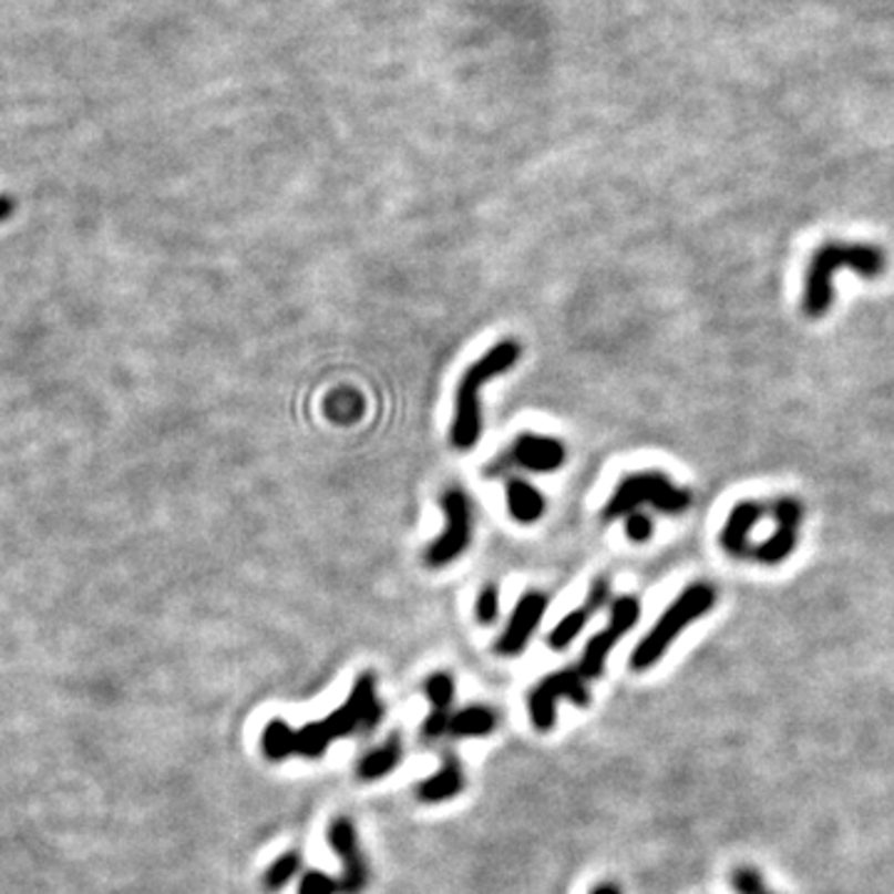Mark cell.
<instances>
[{
	"mask_svg": "<svg viewBox=\"0 0 894 894\" xmlns=\"http://www.w3.org/2000/svg\"><path fill=\"white\" fill-rule=\"evenodd\" d=\"M497 728V716L487 706H467L450 718L452 738H485Z\"/></svg>",
	"mask_w": 894,
	"mask_h": 894,
	"instance_id": "18",
	"label": "cell"
},
{
	"mask_svg": "<svg viewBox=\"0 0 894 894\" xmlns=\"http://www.w3.org/2000/svg\"><path fill=\"white\" fill-rule=\"evenodd\" d=\"M386 708L376 696V678L373 674H361L356 678L353 691L348 701L336 708V711L326 718V721L308 723L301 731H296L294 756L304 758H321L326 748L338 738L353 736L358 731H373L383 721Z\"/></svg>",
	"mask_w": 894,
	"mask_h": 894,
	"instance_id": "1",
	"label": "cell"
},
{
	"mask_svg": "<svg viewBox=\"0 0 894 894\" xmlns=\"http://www.w3.org/2000/svg\"><path fill=\"white\" fill-rule=\"evenodd\" d=\"M301 865H304L301 852H296V850L284 852V855L276 862H271V867L264 872V880H261L264 890L266 892L284 890L298 875V870H301Z\"/></svg>",
	"mask_w": 894,
	"mask_h": 894,
	"instance_id": "20",
	"label": "cell"
},
{
	"mask_svg": "<svg viewBox=\"0 0 894 894\" xmlns=\"http://www.w3.org/2000/svg\"><path fill=\"white\" fill-rule=\"evenodd\" d=\"M443 512L445 530L425 552L428 567H448V564L462 557V552L470 547L472 540V507L465 492L458 487L448 490L443 495Z\"/></svg>",
	"mask_w": 894,
	"mask_h": 894,
	"instance_id": "8",
	"label": "cell"
},
{
	"mask_svg": "<svg viewBox=\"0 0 894 894\" xmlns=\"http://www.w3.org/2000/svg\"><path fill=\"white\" fill-rule=\"evenodd\" d=\"M547 594L542 592H527L515 606V612L510 616V624L505 634L500 636L497 641V654L500 656H517L524 651V646L530 644L532 634L542 624V616L547 612Z\"/></svg>",
	"mask_w": 894,
	"mask_h": 894,
	"instance_id": "11",
	"label": "cell"
},
{
	"mask_svg": "<svg viewBox=\"0 0 894 894\" xmlns=\"http://www.w3.org/2000/svg\"><path fill=\"white\" fill-rule=\"evenodd\" d=\"M840 269H852L865 276V279H875L887 269L885 251L870 244H825L818 249L805 276L803 308L808 316L818 318L832 306V298H835L832 276Z\"/></svg>",
	"mask_w": 894,
	"mask_h": 894,
	"instance_id": "3",
	"label": "cell"
},
{
	"mask_svg": "<svg viewBox=\"0 0 894 894\" xmlns=\"http://www.w3.org/2000/svg\"><path fill=\"white\" fill-rule=\"evenodd\" d=\"M770 515L775 517L778 530L768 542L753 547L750 559L760 564H780L790 557V552L798 547V530L803 522V505L793 497H780L770 505Z\"/></svg>",
	"mask_w": 894,
	"mask_h": 894,
	"instance_id": "10",
	"label": "cell"
},
{
	"mask_svg": "<svg viewBox=\"0 0 894 894\" xmlns=\"http://www.w3.org/2000/svg\"><path fill=\"white\" fill-rule=\"evenodd\" d=\"M731 887L738 894H763L768 887L763 877H760V872L753 867H738L733 870L731 875Z\"/></svg>",
	"mask_w": 894,
	"mask_h": 894,
	"instance_id": "24",
	"label": "cell"
},
{
	"mask_svg": "<svg viewBox=\"0 0 894 894\" xmlns=\"http://www.w3.org/2000/svg\"><path fill=\"white\" fill-rule=\"evenodd\" d=\"M639 505H651L666 515H681L691 507V492L678 487L664 472H636L616 485L604 507V520L631 515Z\"/></svg>",
	"mask_w": 894,
	"mask_h": 894,
	"instance_id": "5",
	"label": "cell"
},
{
	"mask_svg": "<svg viewBox=\"0 0 894 894\" xmlns=\"http://www.w3.org/2000/svg\"><path fill=\"white\" fill-rule=\"evenodd\" d=\"M639 619H641L639 596H621V599L614 602L609 626H606V629L596 636H592L587 649H584V654H582L577 671L584 681H587V678L589 681H596V678L604 676V666H606V659H609L612 649L624 639L626 631H631L634 626L639 624Z\"/></svg>",
	"mask_w": 894,
	"mask_h": 894,
	"instance_id": "6",
	"label": "cell"
},
{
	"mask_svg": "<svg viewBox=\"0 0 894 894\" xmlns=\"http://www.w3.org/2000/svg\"><path fill=\"white\" fill-rule=\"evenodd\" d=\"M8 212H10V204L6 199H0V219H3Z\"/></svg>",
	"mask_w": 894,
	"mask_h": 894,
	"instance_id": "27",
	"label": "cell"
},
{
	"mask_svg": "<svg viewBox=\"0 0 894 894\" xmlns=\"http://www.w3.org/2000/svg\"><path fill=\"white\" fill-rule=\"evenodd\" d=\"M403 760V738L400 733H390L388 741L383 746L373 748L371 753H366L358 763V778L361 780H380L400 765Z\"/></svg>",
	"mask_w": 894,
	"mask_h": 894,
	"instance_id": "17",
	"label": "cell"
},
{
	"mask_svg": "<svg viewBox=\"0 0 894 894\" xmlns=\"http://www.w3.org/2000/svg\"><path fill=\"white\" fill-rule=\"evenodd\" d=\"M328 845L336 852V857L341 860L343 875L338 877L341 882V894H363L368 887V862L358 845V835L353 822L348 818H336L328 828Z\"/></svg>",
	"mask_w": 894,
	"mask_h": 894,
	"instance_id": "9",
	"label": "cell"
},
{
	"mask_svg": "<svg viewBox=\"0 0 894 894\" xmlns=\"http://www.w3.org/2000/svg\"><path fill=\"white\" fill-rule=\"evenodd\" d=\"M510 460L530 472H554L567 460V448L552 435L522 433L510 450Z\"/></svg>",
	"mask_w": 894,
	"mask_h": 894,
	"instance_id": "12",
	"label": "cell"
},
{
	"mask_svg": "<svg viewBox=\"0 0 894 894\" xmlns=\"http://www.w3.org/2000/svg\"><path fill=\"white\" fill-rule=\"evenodd\" d=\"M507 510L512 520H517L520 524H534L542 520L544 510H547V502H544L542 492L530 485L527 480L512 477L507 482Z\"/></svg>",
	"mask_w": 894,
	"mask_h": 894,
	"instance_id": "16",
	"label": "cell"
},
{
	"mask_svg": "<svg viewBox=\"0 0 894 894\" xmlns=\"http://www.w3.org/2000/svg\"><path fill=\"white\" fill-rule=\"evenodd\" d=\"M462 788H465L462 763L455 753H450L448 750V753L443 756V765L438 768V773L430 775L428 780H423V783L418 785V798L423 800V803H445V800L460 795Z\"/></svg>",
	"mask_w": 894,
	"mask_h": 894,
	"instance_id": "15",
	"label": "cell"
},
{
	"mask_svg": "<svg viewBox=\"0 0 894 894\" xmlns=\"http://www.w3.org/2000/svg\"><path fill=\"white\" fill-rule=\"evenodd\" d=\"M520 361V343L517 341H500L490 351L472 363L465 376L460 378L455 390V418L450 428V443L458 450H472L482 438V388L492 378L507 373Z\"/></svg>",
	"mask_w": 894,
	"mask_h": 894,
	"instance_id": "2",
	"label": "cell"
},
{
	"mask_svg": "<svg viewBox=\"0 0 894 894\" xmlns=\"http://www.w3.org/2000/svg\"><path fill=\"white\" fill-rule=\"evenodd\" d=\"M475 616L480 624H495L500 616V589L495 584H487L485 589L477 594L475 602Z\"/></svg>",
	"mask_w": 894,
	"mask_h": 894,
	"instance_id": "23",
	"label": "cell"
},
{
	"mask_svg": "<svg viewBox=\"0 0 894 894\" xmlns=\"http://www.w3.org/2000/svg\"><path fill=\"white\" fill-rule=\"evenodd\" d=\"M713 604H716V589L711 584L701 582L684 589L681 596H678L669 609L664 612L659 624H656L654 629L644 636L641 644L634 649L631 669L646 671L651 669L654 664H659L676 636L681 634L688 624H693L696 619H701L706 612H711Z\"/></svg>",
	"mask_w": 894,
	"mask_h": 894,
	"instance_id": "4",
	"label": "cell"
},
{
	"mask_svg": "<svg viewBox=\"0 0 894 894\" xmlns=\"http://www.w3.org/2000/svg\"><path fill=\"white\" fill-rule=\"evenodd\" d=\"M298 894H341V882L331 875H326V872L311 870L301 877Z\"/></svg>",
	"mask_w": 894,
	"mask_h": 894,
	"instance_id": "22",
	"label": "cell"
},
{
	"mask_svg": "<svg viewBox=\"0 0 894 894\" xmlns=\"http://www.w3.org/2000/svg\"><path fill=\"white\" fill-rule=\"evenodd\" d=\"M768 512L770 507L758 505V502H741V505H736L721 532L723 549L738 559H750L753 547L748 544V534L760 520H763V515H768Z\"/></svg>",
	"mask_w": 894,
	"mask_h": 894,
	"instance_id": "14",
	"label": "cell"
},
{
	"mask_svg": "<svg viewBox=\"0 0 894 894\" xmlns=\"http://www.w3.org/2000/svg\"><path fill=\"white\" fill-rule=\"evenodd\" d=\"M606 599H609V582H606V579H596V582L592 584V589H589L587 604H584L582 609L569 612V614L564 616V619L549 631V636H547L549 649H554V651H564V649H567V646L584 631V626L589 624L592 614L599 612L602 606L606 604Z\"/></svg>",
	"mask_w": 894,
	"mask_h": 894,
	"instance_id": "13",
	"label": "cell"
},
{
	"mask_svg": "<svg viewBox=\"0 0 894 894\" xmlns=\"http://www.w3.org/2000/svg\"><path fill=\"white\" fill-rule=\"evenodd\" d=\"M562 698H567V701L582 708L589 706V688L577 669H564L544 676L537 688L530 693V716L537 731H549L557 723V703Z\"/></svg>",
	"mask_w": 894,
	"mask_h": 894,
	"instance_id": "7",
	"label": "cell"
},
{
	"mask_svg": "<svg viewBox=\"0 0 894 894\" xmlns=\"http://www.w3.org/2000/svg\"><path fill=\"white\" fill-rule=\"evenodd\" d=\"M626 534H629L631 542H649L654 534V522L641 512H631V515H626Z\"/></svg>",
	"mask_w": 894,
	"mask_h": 894,
	"instance_id": "25",
	"label": "cell"
},
{
	"mask_svg": "<svg viewBox=\"0 0 894 894\" xmlns=\"http://www.w3.org/2000/svg\"><path fill=\"white\" fill-rule=\"evenodd\" d=\"M294 743H296V731L286 721H271L264 728L261 736V748L264 756L269 760H286L294 756Z\"/></svg>",
	"mask_w": 894,
	"mask_h": 894,
	"instance_id": "19",
	"label": "cell"
},
{
	"mask_svg": "<svg viewBox=\"0 0 894 894\" xmlns=\"http://www.w3.org/2000/svg\"><path fill=\"white\" fill-rule=\"evenodd\" d=\"M425 693L430 698V706H433L430 716L452 718L450 706H452V698H455V681H452L450 674L440 671V674L430 676L425 681Z\"/></svg>",
	"mask_w": 894,
	"mask_h": 894,
	"instance_id": "21",
	"label": "cell"
},
{
	"mask_svg": "<svg viewBox=\"0 0 894 894\" xmlns=\"http://www.w3.org/2000/svg\"><path fill=\"white\" fill-rule=\"evenodd\" d=\"M592 894H621V890L616 885H612V882H604V885H596L592 890Z\"/></svg>",
	"mask_w": 894,
	"mask_h": 894,
	"instance_id": "26",
	"label": "cell"
}]
</instances>
